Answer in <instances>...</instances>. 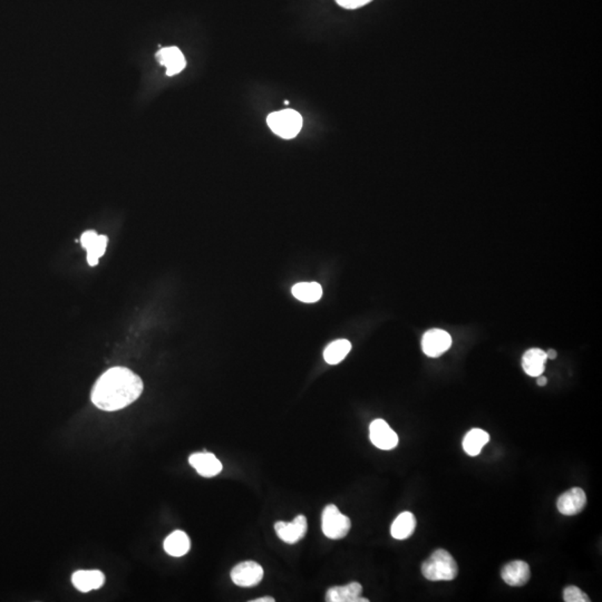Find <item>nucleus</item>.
I'll return each instance as SVG.
<instances>
[{
    "mask_svg": "<svg viewBox=\"0 0 602 602\" xmlns=\"http://www.w3.org/2000/svg\"><path fill=\"white\" fill-rule=\"evenodd\" d=\"M143 388L141 377L128 368H110L94 385L92 401L106 412L122 410L139 399Z\"/></svg>",
    "mask_w": 602,
    "mask_h": 602,
    "instance_id": "obj_1",
    "label": "nucleus"
},
{
    "mask_svg": "<svg viewBox=\"0 0 602 602\" xmlns=\"http://www.w3.org/2000/svg\"><path fill=\"white\" fill-rule=\"evenodd\" d=\"M421 574L430 581H452L458 577V563L450 552L438 549L423 563Z\"/></svg>",
    "mask_w": 602,
    "mask_h": 602,
    "instance_id": "obj_2",
    "label": "nucleus"
},
{
    "mask_svg": "<svg viewBox=\"0 0 602 602\" xmlns=\"http://www.w3.org/2000/svg\"><path fill=\"white\" fill-rule=\"evenodd\" d=\"M270 130L285 140L294 139L303 128V117L294 110L274 112L267 119Z\"/></svg>",
    "mask_w": 602,
    "mask_h": 602,
    "instance_id": "obj_3",
    "label": "nucleus"
},
{
    "mask_svg": "<svg viewBox=\"0 0 602 602\" xmlns=\"http://www.w3.org/2000/svg\"><path fill=\"white\" fill-rule=\"evenodd\" d=\"M349 517L342 515L334 504L326 506L321 515V529L324 535L331 540H340L351 530Z\"/></svg>",
    "mask_w": 602,
    "mask_h": 602,
    "instance_id": "obj_4",
    "label": "nucleus"
},
{
    "mask_svg": "<svg viewBox=\"0 0 602 602\" xmlns=\"http://www.w3.org/2000/svg\"><path fill=\"white\" fill-rule=\"evenodd\" d=\"M452 346V337L443 329L434 328L426 331L421 338V349L425 355L432 358L446 353Z\"/></svg>",
    "mask_w": 602,
    "mask_h": 602,
    "instance_id": "obj_5",
    "label": "nucleus"
},
{
    "mask_svg": "<svg viewBox=\"0 0 602 602\" xmlns=\"http://www.w3.org/2000/svg\"><path fill=\"white\" fill-rule=\"evenodd\" d=\"M263 578V569L255 561H244L232 569L231 579L235 585L242 588H251L259 585Z\"/></svg>",
    "mask_w": 602,
    "mask_h": 602,
    "instance_id": "obj_6",
    "label": "nucleus"
},
{
    "mask_svg": "<svg viewBox=\"0 0 602 602\" xmlns=\"http://www.w3.org/2000/svg\"><path fill=\"white\" fill-rule=\"evenodd\" d=\"M369 437L377 449L393 450L399 444V436L384 419H375L369 426Z\"/></svg>",
    "mask_w": 602,
    "mask_h": 602,
    "instance_id": "obj_7",
    "label": "nucleus"
},
{
    "mask_svg": "<svg viewBox=\"0 0 602 602\" xmlns=\"http://www.w3.org/2000/svg\"><path fill=\"white\" fill-rule=\"evenodd\" d=\"M274 530L277 532L280 540L288 544H294L305 537L308 524L305 515H298L292 522L279 521L274 524Z\"/></svg>",
    "mask_w": 602,
    "mask_h": 602,
    "instance_id": "obj_8",
    "label": "nucleus"
},
{
    "mask_svg": "<svg viewBox=\"0 0 602 602\" xmlns=\"http://www.w3.org/2000/svg\"><path fill=\"white\" fill-rule=\"evenodd\" d=\"M587 505V495L580 487H574L560 495L558 499L557 508L560 513L567 517L579 515Z\"/></svg>",
    "mask_w": 602,
    "mask_h": 602,
    "instance_id": "obj_9",
    "label": "nucleus"
},
{
    "mask_svg": "<svg viewBox=\"0 0 602 602\" xmlns=\"http://www.w3.org/2000/svg\"><path fill=\"white\" fill-rule=\"evenodd\" d=\"M108 237L106 235H99L93 230L84 232L81 237V244L83 248L87 251V262L90 266H97L99 258L103 257L106 246H108Z\"/></svg>",
    "mask_w": 602,
    "mask_h": 602,
    "instance_id": "obj_10",
    "label": "nucleus"
},
{
    "mask_svg": "<svg viewBox=\"0 0 602 602\" xmlns=\"http://www.w3.org/2000/svg\"><path fill=\"white\" fill-rule=\"evenodd\" d=\"M189 463L203 478H213L224 469L219 458L212 453H194L190 456Z\"/></svg>",
    "mask_w": 602,
    "mask_h": 602,
    "instance_id": "obj_11",
    "label": "nucleus"
},
{
    "mask_svg": "<svg viewBox=\"0 0 602 602\" xmlns=\"http://www.w3.org/2000/svg\"><path fill=\"white\" fill-rule=\"evenodd\" d=\"M501 577L506 585L511 587H522L529 583L531 577L529 565L521 560L506 563L501 570Z\"/></svg>",
    "mask_w": 602,
    "mask_h": 602,
    "instance_id": "obj_12",
    "label": "nucleus"
},
{
    "mask_svg": "<svg viewBox=\"0 0 602 602\" xmlns=\"http://www.w3.org/2000/svg\"><path fill=\"white\" fill-rule=\"evenodd\" d=\"M362 592L360 583H351L328 589L326 600L328 602H368V599L362 598Z\"/></svg>",
    "mask_w": 602,
    "mask_h": 602,
    "instance_id": "obj_13",
    "label": "nucleus"
},
{
    "mask_svg": "<svg viewBox=\"0 0 602 602\" xmlns=\"http://www.w3.org/2000/svg\"><path fill=\"white\" fill-rule=\"evenodd\" d=\"M156 58L161 65L167 67V76H173V75L181 73L187 65V60L178 47L162 49L156 54Z\"/></svg>",
    "mask_w": 602,
    "mask_h": 602,
    "instance_id": "obj_14",
    "label": "nucleus"
},
{
    "mask_svg": "<svg viewBox=\"0 0 602 602\" xmlns=\"http://www.w3.org/2000/svg\"><path fill=\"white\" fill-rule=\"evenodd\" d=\"M72 583L81 592H88L103 587L105 576L99 570H79L73 574Z\"/></svg>",
    "mask_w": 602,
    "mask_h": 602,
    "instance_id": "obj_15",
    "label": "nucleus"
},
{
    "mask_svg": "<svg viewBox=\"0 0 602 602\" xmlns=\"http://www.w3.org/2000/svg\"><path fill=\"white\" fill-rule=\"evenodd\" d=\"M546 353L540 348H531L522 357V367L524 373L531 377L542 375L546 369Z\"/></svg>",
    "mask_w": 602,
    "mask_h": 602,
    "instance_id": "obj_16",
    "label": "nucleus"
},
{
    "mask_svg": "<svg viewBox=\"0 0 602 602\" xmlns=\"http://www.w3.org/2000/svg\"><path fill=\"white\" fill-rule=\"evenodd\" d=\"M415 528L416 519L413 513L403 512L390 526V535L396 540H405L413 535Z\"/></svg>",
    "mask_w": 602,
    "mask_h": 602,
    "instance_id": "obj_17",
    "label": "nucleus"
},
{
    "mask_svg": "<svg viewBox=\"0 0 602 602\" xmlns=\"http://www.w3.org/2000/svg\"><path fill=\"white\" fill-rule=\"evenodd\" d=\"M490 441L489 433L480 428H472L464 436L463 450L467 455L478 456L484 445Z\"/></svg>",
    "mask_w": 602,
    "mask_h": 602,
    "instance_id": "obj_18",
    "label": "nucleus"
},
{
    "mask_svg": "<svg viewBox=\"0 0 602 602\" xmlns=\"http://www.w3.org/2000/svg\"><path fill=\"white\" fill-rule=\"evenodd\" d=\"M190 546L189 537L183 531L172 532L165 541V550L172 557H183L189 552Z\"/></svg>",
    "mask_w": 602,
    "mask_h": 602,
    "instance_id": "obj_19",
    "label": "nucleus"
},
{
    "mask_svg": "<svg viewBox=\"0 0 602 602\" xmlns=\"http://www.w3.org/2000/svg\"><path fill=\"white\" fill-rule=\"evenodd\" d=\"M292 296L306 303H316L323 296V288L317 283H296L292 289Z\"/></svg>",
    "mask_w": 602,
    "mask_h": 602,
    "instance_id": "obj_20",
    "label": "nucleus"
},
{
    "mask_svg": "<svg viewBox=\"0 0 602 602\" xmlns=\"http://www.w3.org/2000/svg\"><path fill=\"white\" fill-rule=\"evenodd\" d=\"M351 349V344L347 340H338L329 344L324 351V359L329 365H337L346 358Z\"/></svg>",
    "mask_w": 602,
    "mask_h": 602,
    "instance_id": "obj_21",
    "label": "nucleus"
},
{
    "mask_svg": "<svg viewBox=\"0 0 602 602\" xmlns=\"http://www.w3.org/2000/svg\"><path fill=\"white\" fill-rule=\"evenodd\" d=\"M563 600L566 602H589L590 598L576 585H569L563 591Z\"/></svg>",
    "mask_w": 602,
    "mask_h": 602,
    "instance_id": "obj_22",
    "label": "nucleus"
},
{
    "mask_svg": "<svg viewBox=\"0 0 602 602\" xmlns=\"http://www.w3.org/2000/svg\"><path fill=\"white\" fill-rule=\"evenodd\" d=\"M336 1L340 6L344 7V8L356 9L365 6L368 3H371V0H336Z\"/></svg>",
    "mask_w": 602,
    "mask_h": 602,
    "instance_id": "obj_23",
    "label": "nucleus"
},
{
    "mask_svg": "<svg viewBox=\"0 0 602 602\" xmlns=\"http://www.w3.org/2000/svg\"><path fill=\"white\" fill-rule=\"evenodd\" d=\"M251 602H274V599L271 596H262V598L251 600Z\"/></svg>",
    "mask_w": 602,
    "mask_h": 602,
    "instance_id": "obj_24",
    "label": "nucleus"
},
{
    "mask_svg": "<svg viewBox=\"0 0 602 602\" xmlns=\"http://www.w3.org/2000/svg\"><path fill=\"white\" fill-rule=\"evenodd\" d=\"M557 351H554V349H549V351H546V357H548V359H555L557 358Z\"/></svg>",
    "mask_w": 602,
    "mask_h": 602,
    "instance_id": "obj_25",
    "label": "nucleus"
},
{
    "mask_svg": "<svg viewBox=\"0 0 602 602\" xmlns=\"http://www.w3.org/2000/svg\"><path fill=\"white\" fill-rule=\"evenodd\" d=\"M546 382H548V381H546V377L542 376V375H540V376H537V383L539 386H546Z\"/></svg>",
    "mask_w": 602,
    "mask_h": 602,
    "instance_id": "obj_26",
    "label": "nucleus"
}]
</instances>
